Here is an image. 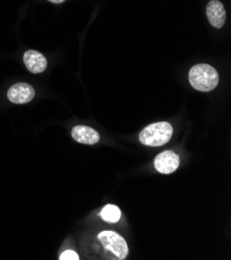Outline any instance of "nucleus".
Returning <instances> with one entry per match:
<instances>
[{
  "label": "nucleus",
  "instance_id": "obj_1",
  "mask_svg": "<svg viewBox=\"0 0 231 260\" xmlns=\"http://www.w3.org/2000/svg\"><path fill=\"white\" fill-rule=\"evenodd\" d=\"M189 80L196 90L208 92L217 87L219 83V75L212 66L200 63L194 66L190 70Z\"/></svg>",
  "mask_w": 231,
  "mask_h": 260
},
{
  "label": "nucleus",
  "instance_id": "obj_2",
  "mask_svg": "<svg viewBox=\"0 0 231 260\" xmlns=\"http://www.w3.org/2000/svg\"><path fill=\"white\" fill-rule=\"evenodd\" d=\"M173 134V127L167 121L156 122L147 125L139 134V140L147 146H162L169 142Z\"/></svg>",
  "mask_w": 231,
  "mask_h": 260
},
{
  "label": "nucleus",
  "instance_id": "obj_3",
  "mask_svg": "<svg viewBox=\"0 0 231 260\" xmlns=\"http://www.w3.org/2000/svg\"><path fill=\"white\" fill-rule=\"evenodd\" d=\"M101 244L106 250L111 251L118 259H125L129 254V248L125 240L113 231H103L97 236Z\"/></svg>",
  "mask_w": 231,
  "mask_h": 260
},
{
  "label": "nucleus",
  "instance_id": "obj_4",
  "mask_svg": "<svg viewBox=\"0 0 231 260\" xmlns=\"http://www.w3.org/2000/svg\"><path fill=\"white\" fill-rule=\"evenodd\" d=\"M179 166V155L171 150L158 154L155 159V168L162 174H171Z\"/></svg>",
  "mask_w": 231,
  "mask_h": 260
},
{
  "label": "nucleus",
  "instance_id": "obj_5",
  "mask_svg": "<svg viewBox=\"0 0 231 260\" xmlns=\"http://www.w3.org/2000/svg\"><path fill=\"white\" fill-rule=\"evenodd\" d=\"M35 95V89L27 83H17L8 91V98L14 104H26L30 102Z\"/></svg>",
  "mask_w": 231,
  "mask_h": 260
},
{
  "label": "nucleus",
  "instance_id": "obj_6",
  "mask_svg": "<svg viewBox=\"0 0 231 260\" xmlns=\"http://www.w3.org/2000/svg\"><path fill=\"white\" fill-rule=\"evenodd\" d=\"M72 137L76 142L92 145L100 141V134L94 128L86 125H76L72 129Z\"/></svg>",
  "mask_w": 231,
  "mask_h": 260
},
{
  "label": "nucleus",
  "instance_id": "obj_7",
  "mask_svg": "<svg viewBox=\"0 0 231 260\" xmlns=\"http://www.w3.org/2000/svg\"><path fill=\"white\" fill-rule=\"evenodd\" d=\"M207 15L215 28H221L226 21V11L219 0H212L207 7Z\"/></svg>",
  "mask_w": 231,
  "mask_h": 260
},
{
  "label": "nucleus",
  "instance_id": "obj_8",
  "mask_svg": "<svg viewBox=\"0 0 231 260\" xmlns=\"http://www.w3.org/2000/svg\"><path fill=\"white\" fill-rule=\"evenodd\" d=\"M23 60L28 71L34 74L43 73L47 68V59L45 56L35 50H28L25 52Z\"/></svg>",
  "mask_w": 231,
  "mask_h": 260
},
{
  "label": "nucleus",
  "instance_id": "obj_9",
  "mask_svg": "<svg viewBox=\"0 0 231 260\" xmlns=\"http://www.w3.org/2000/svg\"><path fill=\"white\" fill-rule=\"evenodd\" d=\"M101 217H102L103 220L106 221V222L116 223V222L119 221V219L121 217V212L116 205L108 204L104 207V209L102 210Z\"/></svg>",
  "mask_w": 231,
  "mask_h": 260
},
{
  "label": "nucleus",
  "instance_id": "obj_10",
  "mask_svg": "<svg viewBox=\"0 0 231 260\" xmlns=\"http://www.w3.org/2000/svg\"><path fill=\"white\" fill-rule=\"evenodd\" d=\"M60 260H78L79 256L75 251L72 250H67L64 251L60 256H59Z\"/></svg>",
  "mask_w": 231,
  "mask_h": 260
},
{
  "label": "nucleus",
  "instance_id": "obj_11",
  "mask_svg": "<svg viewBox=\"0 0 231 260\" xmlns=\"http://www.w3.org/2000/svg\"><path fill=\"white\" fill-rule=\"evenodd\" d=\"M49 2L53 3V4H62L63 2H65V0H49Z\"/></svg>",
  "mask_w": 231,
  "mask_h": 260
}]
</instances>
